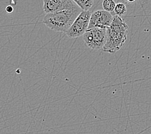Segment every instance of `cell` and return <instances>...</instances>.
I'll return each instance as SVG.
<instances>
[{
    "label": "cell",
    "instance_id": "277c9868",
    "mask_svg": "<svg viewBox=\"0 0 151 134\" xmlns=\"http://www.w3.org/2000/svg\"><path fill=\"white\" fill-rule=\"evenodd\" d=\"M83 41L88 48L100 50L104 47L107 39V29L93 28L88 29L83 35Z\"/></svg>",
    "mask_w": 151,
    "mask_h": 134
},
{
    "label": "cell",
    "instance_id": "8992f818",
    "mask_svg": "<svg viewBox=\"0 0 151 134\" xmlns=\"http://www.w3.org/2000/svg\"><path fill=\"white\" fill-rule=\"evenodd\" d=\"M76 6L73 0H43V10L46 14L70 9Z\"/></svg>",
    "mask_w": 151,
    "mask_h": 134
},
{
    "label": "cell",
    "instance_id": "5b68a950",
    "mask_svg": "<svg viewBox=\"0 0 151 134\" xmlns=\"http://www.w3.org/2000/svg\"><path fill=\"white\" fill-rule=\"evenodd\" d=\"M113 16L105 10H96L91 14L88 29L100 28L107 29L111 25Z\"/></svg>",
    "mask_w": 151,
    "mask_h": 134
},
{
    "label": "cell",
    "instance_id": "9c48e42d",
    "mask_svg": "<svg viewBox=\"0 0 151 134\" xmlns=\"http://www.w3.org/2000/svg\"><path fill=\"white\" fill-rule=\"evenodd\" d=\"M115 6L116 2L114 0H104V1L102 3V6L104 8V10L110 13L114 12Z\"/></svg>",
    "mask_w": 151,
    "mask_h": 134
},
{
    "label": "cell",
    "instance_id": "52a82bcc",
    "mask_svg": "<svg viewBox=\"0 0 151 134\" xmlns=\"http://www.w3.org/2000/svg\"><path fill=\"white\" fill-rule=\"evenodd\" d=\"M127 10V9L124 0H118L117 3H116L114 10L115 15L121 18V17L126 15Z\"/></svg>",
    "mask_w": 151,
    "mask_h": 134
},
{
    "label": "cell",
    "instance_id": "6da1fadb",
    "mask_svg": "<svg viewBox=\"0 0 151 134\" xmlns=\"http://www.w3.org/2000/svg\"><path fill=\"white\" fill-rule=\"evenodd\" d=\"M128 29V25L122 18L113 16L111 25L107 29V39L103 51L114 54L121 49L127 39Z\"/></svg>",
    "mask_w": 151,
    "mask_h": 134
},
{
    "label": "cell",
    "instance_id": "8fae6325",
    "mask_svg": "<svg viewBox=\"0 0 151 134\" xmlns=\"http://www.w3.org/2000/svg\"><path fill=\"white\" fill-rule=\"evenodd\" d=\"M127 1L128 2H130V3H133V2L136 1V0H127Z\"/></svg>",
    "mask_w": 151,
    "mask_h": 134
},
{
    "label": "cell",
    "instance_id": "ba28073f",
    "mask_svg": "<svg viewBox=\"0 0 151 134\" xmlns=\"http://www.w3.org/2000/svg\"><path fill=\"white\" fill-rule=\"evenodd\" d=\"M82 10H89L93 5L94 0H73Z\"/></svg>",
    "mask_w": 151,
    "mask_h": 134
},
{
    "label": "cell",
    "instance_id": "7a4b0ae2",
    "mask_svg": "<svg viewBox=\"0 0 151 134\" xmlns=\"http://www.w3.org/2000/svg\"><path fill=\"white\" fill-rule=\"evenodd\" d=\"M81 11L82 10L76 6L70 9L46 14L43 23L50 30L65 33Z\"/></svg>",
    "mask_w": 151,
    "mask_h": 134
},
{
    "label": "cell",
    "instance_id": "30bf717a",
    "mask_svg": "<svg viewBox=\"0 0 151 134\" xmlns=\"http://www.w3.org/2000/svg\"><path fill=\"white\" fill-rule=\"evenodd\" d=\"M14 9L11 5H9L6 7V12L8 13H12L13 12Z\"/></svg>",
    "mask_w": 151,
    "mask_h": 134
},
{
    "label": "cell",
    "instance_id": "3957f363",
    "mask_svg": "<svg viewBox=\"0 0 151 134\" xmlns=\"http://www.w3.org/2000/svg\"><path fill=\"white\" fill-rule=\"evenodd\" d=\"M91 14L90 10H82L65 32L69 38H77L83 35L88 30Z\"/></svg>",
    "mask_w": 151,
    "mask_h": 134
}]
</instances>
